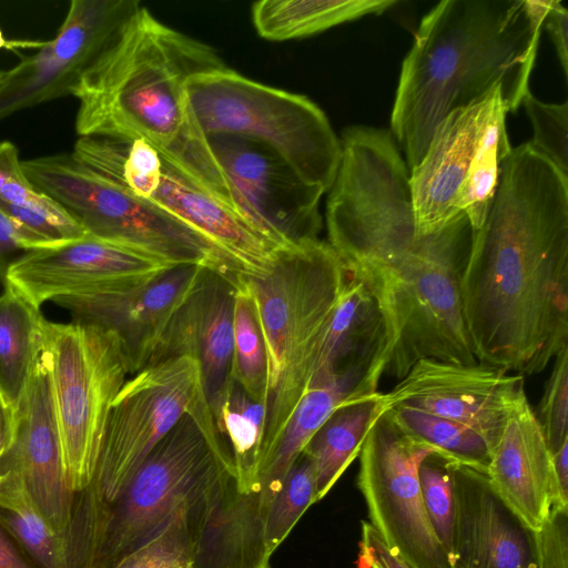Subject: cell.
<instances>
[{"label":"cell","instance_id":"obj_25","mask_svg":"<svg viewBox=\"0 0 568 568\" xmlns=\"http://www.w3.org/2000/svg\"><path fill=\"white\" fill-rule=\"evenodd\" d=\"M385 345L384 320L374 295L363 281L348 273L308 387L344 379L364 396L376 394Z\"/></svg>","mask_w":568,"mask_h":568},{"label":"cell","instance_id":"obj_13","mask_svg":"<svg viewBox=\"0 0 568 568\" xmlns=\"http://www.w3.org/2000/svg\"><path fill=\"white\" fill-rule=\"evenodd\" d=\"M211 413L199 362L189 355L146 366L128 378L106 420L91 503L110 507L158 443L184 414Z\"/></svg>","mask_w":568,"mask_h":568},{"label":"cell","instance_id":"obj_43","mask_svg":"<svg viewBox=\"0 0 568 568\" xmlns=\"http://www.w3.org/2000/svg\"><path fill=\"white\" fill-rule=\"evenodd\" d=\"M29 247L16 225L0 211V280L3 282L6 271L18 253Z\"/></svg>","mask_w":568,"mask_h":568},{"label":"cell","instance_id":"obj_45","mask_svg":"<svg viewBox=\"0 0 568 568\" xmlns=\"http://www.w3.org/2000/svg\"><path fill=\"white\" fill-rule=\"evenodd\" d=\"M12 432V408L0 395V460L9 444ZM2 475L0 473V480Z\"/></svg>","mask_w":568,"mask_h":568},{"label":"cell","instance_id":"obj_44","mask_svg":"<svg viewBox=\"0 0 568 568\" xmlns=\"http://www.w3.org/2000/svg\"><path fill=\"white\" fill-rule=\"evenodd\" d=\"M17 146L9 142H0V190L16 175L22 172Z\"/></svg>","mask_w":568,"mask_h":568},{"label":"cell","instance_id":"obj_23","mask_svg":"<svg viewBox=\"0 0 568 568\" xmlns=\"http://www.w3.org/2000/svg\"><path fill=\"white\" fill-rule=\"evenodd\" d=\"M486 474L515 515L530 530L540 529L555 504V475L550 450L526 393L507 416Z\"/></svg>","mask_w":568,"mask_h":568},{"label":"cell","instance_id":"obj_28","mask_svg":"<svg viewBox=\"0 0 568 568\" xmlns=\"http://www.w3.org/2000/svg\"><path fill=\"white\" fill-rule=\"evenodd\" d=\"M395 4V0H262L253 3L252 20L262 38L286 41L381 14Z\"/></svg>","mask_w":568,"mask_h":568},{"label":"cell","instance_id":"obj_38","mask_svg":"<svg viewBox=\"0 0 568 568\" xmlns=\"http://www.w3.org/2000/svg\"><path fill=\"white\" fill-rule=\"evenodd\" d=\"M521 106L532 126L528 143L568 178V103H547L529 91Z\"/></svg>","mask_w":568,"mask_h":568},{"label":"cell","instance_id":"obj_47","mask_svg":"<svg viewBox=\"0 0 568 568\" xmlns=\"http://www.w3.org/2000/svg\"><path fill=\"white\" fill-rule=\"evenodd\" d=\"M10 47V42H8L6 39H4V36L2 33V30L0 29V49L2 48H9Z\"/></svg>","mask_w":568,"mask_h":568},{"label":"cell","instance_id":"obj_26","mask_svg":"<svg viewBox=\"0 0 568 568\" xmlns=\"http://www.w3.org/2000/svg\"><path fill=\"white\" fill-rule=\"evenodd\" d=\"M222 445L224 465L240 493L258 490L266 408L231 377L210 406Z\"/></svg>","mask_w":568,"mask_h":568},{"label":"cell","instance_id":"obj_19","mask_svg":"<svg viewBox=\"0 0 568 568\" xmlns=\"http://www.w3.org/2000/svg\"><path fill=\"white\" fill-rule=\"evenodd\" d=\"M19 477L31 499L60 534L72 520V496L64 471L62 443L43 347L28 386L12 410V432L0 473Z\"/></svg>","mask_w":568,"mask_h":568},{"label":"cell","instance_id":"obj_18","mask_svg":"<svg viewBox=\"0 0 568 568\" xmlns=\"http://www.w3.org/2000/svg\"><path fill=\"white\" fill-rule=\"evenodd\" d=\"M524 383L520 374L480 362L422 359L378 396L385 409L406 406L466 425L491 453L511 407L525 393Z\"/></svg>","mask_w":568,"mask_h":568},{"label":"cell","instance_id":"obj_36","mask_svg":"<svg viewBox=\"0 0 568 568\" xmlns=\"http://www.w3.org/2000/svg\"><path fill=\"white\" fill-rule=\"evenodd\" d=\"M194 539L190 505L186 504L159 534L120 557L112 568H190Z\"/></svg>","mask_w":568,"mask_h":568},{"label":"cell","instance_id":"obj_15","mask_svg":"<svg viewBox=\"0 0 568 568\" xmlns=\"http://www.w3.org/2000/svg\"><path fill=\"white\" fill-rule=\"evenodd\" d=\"M239 215L275 248L317 240L324 190L307 183L273 149L231 135L206 136Z\"/></svg>","mask_w":568,"mask_h":568},{"label":"cell","instance_id":"obj_46","mask_svg":"<svg viewBox=\"0 0 568 568\" xmlns=\"http://www.w3.org/2000/svg\"><path fill=\"white\" fill-rule=\"evenodd\" d=\"M0 568H30L0 530Z\"/></svg>","mask_w":568,"mask_h":568},{"label":"cell","instance_id":"obj_21","mask_svg":"<svg viewBox=\"0 0 568 568\" xmlns=\"http://www.w3.org/2000/svg\"><path fill=\"white\" fill-rule=\"evenodd\" d=\"M454 520L449 568H538L535 532L503 501L485 470L449 460Z\"/></svg>","mask_w":568,"mask_h":568},{"label":"cell","instance_id":"obj_37","mask_svg":"<svg viewBox=\"0 0 568 568\" xmlns=\"http://www.w3.org/2000/svg\"><path fill=\"white\" fill-rule=\"evenodd\" d=\"M418 478L428 520L448 554L454 520V489L449 459L436 453L428 455L419 466Z\"/></svg>","mask_w":568,"mask_h":568},{"label":"cell","instance_id":"obj_3","mask_svg":"<svg viewBox=\"0 0 568 568\" xmlns=\"http://www.w3.org/2000/svg\"><path fill=\"white\" fill-rule=\"evenodd\" d=\"M225 67L214 48L141 7L78 85L75 131L145 141L239 215L185 90L192 77Z\"/></svg>","mask_w":568,"mask_h":568},{"label":"cell","instance_id":"obj_7","mask_svg":"<svg viewBox=\"0 0 568 568\" xmlns=\"http://www.w3.org/2000/svg\"><path fill=\"white\" fill-rule=\"evenodd\" d=\"M185 90L205 138L231 134L264 143L307 183L329 190L339 163V139L308 98L255 82L227 67L192 77Z\"/></svg>","mask_w":568,"mask_h":568},{"label":"cell","instance_id":"obj_14","mask_svg":"<svg viewBox=\"0 0 568 568\" xmlns=\"http://www.w3.org/2000/svg\"><path fill=\"white\" fill-rule=\"evenodd\" d=\"M433 453L404 432L390 409L375 419L359 452L357 486L369 524L412 568H449L428 520L418 478L422 462Z\"/></svg>","mask_w":568,"mask_h":568},{"label":"cell","instance_id":"obj_20","mask_svg":"<svg viewBox=\"0 0 568 568\" xmlns=\"http://www.w3.org/2000/svg\"><path fill=\"white\" fill-rule=\"evenodd\" d=\"M206 270L176 265L133 292L63 296L53 303L67 310L73 323L115 333L133 375L149 365L174 315Z\"/></svg>","mask_w":568,"mask_h":568},{"label":"cell","instance_id":"obj_35","mask_svg":"<svg viewBox=\"0 0 568 568\" xmlns=\"http://www.w3.org/2000/svg\"><path fill=\"white\" fill-rule=\"evenodd\" d=\"M316 494L314 463L306 453L302 452L265 511V540L272 554L291 532L304 511L317 501Z\"/></svg>","mask_w":568,"mask_h":568},{"label":"cell","instance_id":"obj_30","mask_svg":"<svg viewBox=\"0 0 568 568\" xmlns=\"http://www.w3.org/2000/svg\"><path fill=\"white\" fill-rule=\"evenodd\" d=\"M45 317L12 287L0 294V395L18 405L43 347Z\"/></svg>","mask_w":568,"mask_h":568},{"label":"cell","instance_id":"obj_34","mask_svg":"<svg viewBox=\"0 0 568 568\" xmlns=\"http://www.w3.org/2000/svg\"><path fill=\"white\" fill-rule=\"evenodd\" d=\"M390 409L396 423L415 440L430 447L449 460L487 470L490 449L474 429L460 423L416 408L396 406Z\"/></svg>","mask_w":568,"mask_h":568},{"label":"cell","instance_id":"obj_39","mask_svg":"<svg viewBox=\"0 0 568 568\" xmlns=\"http://www.w3.org/2000/svg\"><path fill=\"white\" fill-rule=\"evenodd\" d=\"M550 454L568 440V346L556 356L536 415Z\"/></svg>","mask_w":568,"mask_h":568},{"label":"cell","instance_id":"obj_22","mask_svg":"<svg viewBox=\"0 0 568 568\" xmlns=\"http://www.w3.org/2000/svg\"><path fill=\"white\" fill-rule=\"evenodd\" d=\"M235 275L205 271L174 315L149 363L181 355L194 357L209 406L216 402L232 377Z\"/></svg>","mask_w":568,"mask_h":568},{"label":"cell","instance_id":"obj_32","mask_svg":"<svg viewBox=\"0 0 568 568\" xmlns=\"http://www.w3.org/2000/svg\"><path fill=\"white\" fill-rule=\"evenodd\" d=\"M232 378L256 403L267 405L268 364L262 327L243 274H236Z\"/></svg>","mask_w":568,"mask_h":568},{"label":"cell","instance_id":"obj_6","mask_svg":"<svg viewBox=\"0 0 568 568\" xmlns=\"http://www.w3.org/2000/svg\"><path fill=\"white\" fill-rule=\"evenodd\" d=\"M326 203L328 244L353 276L397 263L419 241L409 170L390 131L346 128Z\"/></svg>","mask_w":568,"mask_h":568},{"label":"cell","instance_id":"obj_31","mask_svg":"<svg viewBox=\"0 0 568 568\" xmlns=\"http://www.w3.org/2000/svg\"><path fill=\"white\" fill-rule=\"evenodd\" d=\"M0 480V525L43 568H69L67 535L57 531L31 499L22 481L12 473Z\"/></svg>","mask_w":568,"mask_h":568},{"label":"cell","instance_id":"obj_5","mask_svg":"<svg viewBox=\"0 0 568 568\" xmlns=\"http://www.w3.org/2000/svg\"><path fill=\"white\" fill-rule=\"evenodd\" d=\"M474 231L460 214L442 230L420 235L397 263L361 280L384 320L383 374L402 379L422 359L477 363L460 297Z\"/></svg>","mask_w":568,"mask_h":568},{"label":"cell","instance_id":"obj_1","mask_svg":"<svg viewBox=\"0 0 568 568\" xmlns=\"http://www.w3.org/2000/svg\"><path fill=\"white\" fill-rule=\"evenodd\" d=\"M460 297L480 363L532 375L568 346V178L528 142L501 165Z\"/></svg>","mask_w":568,"mask_h":568},{"label":"cell","instance_id":"obj_4","mask_svg":"<svg viewBox=\"0 0 568 568\" xmlns=\"http://www.w3.org/2000/svg\"><path fill=\"white\" fill-rule=\"evenodd\" d=\"M244 278L255 303L268 364L262 477L314 377L348 272L331 245L317 239L276 250L266 275Z\"/></svg>","mask_w":568,"mask_h":568},{"label":"cell","instance_id":"obj_33","mask_svg":"<svg viewBox=\"0 0 568 568\" xmlns=\"http://www.w3.org/2000/svg\"><path fill=\"white\" fill-rule=\"evenodd\" d=\"M0 211L16 225L29 250L50 247L84 237V229L54 200L32 183L18 187Z\"/></svg>","mask_w":568,"mask_h":568},{"label":"cell","instance_id":"obj_48","mask_svg":"<svg viewBox=\"0 0 568 568\" xmlns=\"http://www.w3.org/2000/svg\"><path fill=\"white\" fill-rule=\"evenodd\" d=\"M92 568H95V567H92Z\"/></svg>","mask_w":568,"mask_h":568},{"label":"cell","instance_id":"obj_41","mask_svg":"<svg viewBox=\"0 0 568 568\" xmlns=\"http://www.w3.org/2000/svg\"><path fill=\"white\" fill-rule=\"evenodd\" d=\"M358 547L357 568H412L385 544L368 521H362Z\"/></svg>","mask_w":568,"mask_h":568},{"label":"cell","instance_id":"obj_17","mask_svg":"<svg viewBox=\"0 0 568 568\" xmlns=\"http://www.w3.org/2000/svg\"><path fill=\"white\" fill-rule=\"evenodd\" d=\"M174 266L151 253L85 235L21 253L2 283L40 308L63 296L133 292Z\"/></svg>","mask_w":568,"mask_h":568},{"label":"cell","instance_id":"obj_10","mask_svg":"<svg viewBox=\"0 0 568 568\" xmlns=\"http://www.w3.org/2000/svg\"><path fill=\"white\" fill-rule=\"evenodd\" d=\"M89 169L210 240L237 273L262 277L276 250L229 206L140 139L79 136L71 152Z\"/></svg>","mask_w":568,"mask_h":568},{"label":"cell","instance_id":"obj_9","mask_svg":"<svg viewBox=\"0 0 568 568\" xmlns=\"http://www.w3.org/2000/svg\"><path fill=\"white\" fill-rule=\"evenodd\" d=\"M500 87L449 113L409 171L417 232L435 233L460 214L478 230L511 151Z\"/></svg>","mask_w":568,"mask_h":568},{"label":"cell","instance_id":"obj_11","mask_svg":"<svg viewBox=\"0 0 568 568\" xmlns=\"http://www.w3.org/2000/svg\"><path fill=\"white\" fill-rule=\"evenodd\" d=\"M47 356L64 471L70 490L91 486L114 398L131 375L120 338L110 329L45 320Z\"/></svg>","mask_w":568,"mask_h":568},{"label":"cell","instance_id":"obj_42","mask_svg":"<svg viewBox=\"0 0 568 568\" xmlns=\"http://www.w3.org/2000/svg\"><path fill=\"white\" fill-rule=\"evenodd\" d=\"M554 44L565 78L568 77V11L560 1L550 0L542 22Z\"/></svg>","mask_w":568,"mask_h":568},{"label":"cell","instance_id":"obj_8","mask_svg":"<svg viewBox=\"0 0 568 568\" xmlns=\"http://www.w3.org/2000/svg\"><path fill=\"white\" fill-rule=\"evenodd\" d=\"M21 166L32 185L90 236L151 253L173 265L239 274L200 232L89 169L72 153L22 160Z\"/></svg>","mask_w":568,"mask_h":568},{"label":"cell","instance_id":"obj_40","mask_svg":"<svg viewBox=\"0 0 568 568\" xmlns=\"http://www.w3.org/2000/svg\"><path fill=\"white\" fill-rule=\"evenodd\" d=\"M534 532L538 568H568V507L550 509Z\"/></svg>","mask_w":568,"mask_h":568},{"label":"cell","instance_id":"obj_2","mask_svg":"<svg viewBox=\"0 0 568 568\" xmlns=\"http://www.w3.org/2000/svg\"><path fill=\"white\" fill-rule=\"evenodd\" d=\"M550 0H444L422 19L403 60L390 133L410 171L438 124L500 87L507 112L529 92Z\"/></svg>","mask_w":568,"mask_h":568},{"label":"cell","instance_id":"obj_12","mask_svg":"<svg viewBox=\"0 0 568 568\" xmlns=\"http://www.w3.org/2000/svg\"><path fill=\"white\" fill-rule=\"evenodd\" d=\"M226 475L212 414H184L109 507L100 555L115 562L159 534L184 505L201 504Z\"/></svg>","mask_w":568,"mask_h":568},{"label":"cell","instance_id":"obj_27","mask_svg":"<svg viewBox=\"0 0 568 568\" xmlns=\"http://www.w3.org/2000/svg\"><path fill=\"white\" fill-rule=\"evenodd\" d=\"M378 395L377 392L338 406L304 448L315 466L317 501L359 455L369 428L385 409Z\"/></svg>","mask_w":568,"mask_h":568},{"label":"cell","instance_id":"obj_24","mask_svg":"<svg viewBox=\"0 0 568 568\" xmlns=\"http://www.w3.org/2000/svg\"><path fill=\"white\" fill-rule=\"evenodd\" d=\"M258 493H240L226 475L190 508L195 545L190 568H271Z\"/></svg>","mask_w":568,"mask_h":568},{"label":"cell","instance_id":"obj_16","mask_svg":"<svg viewBox=\"0 0 568 568\" xmlns=\"http://www.w3.org/2000/svg\"><path fill=\"white\" fill-rule=\"evenodd\" d=\"M142 6L135 0H72L54 39L0 71V121L74 94Z\"/></svg>","mask_w":568,"mask_h":568},{"label":"cell","instance_id":"obj_29","mask_svg":"<svg viewBox=\"0 0 568 568\" xmlns=\"http://www.w3.org/2000/svg\"><path fill=\"white\" fill-rule=\"evenodd\" d=\"M359 397L364 396L353 384L343 379L315 384L307 388L261 477L257 493L264 513L290 468L322 424L338 406Z\"/></svg>","mask_w":568,"mask_h":568}]
</instances>
